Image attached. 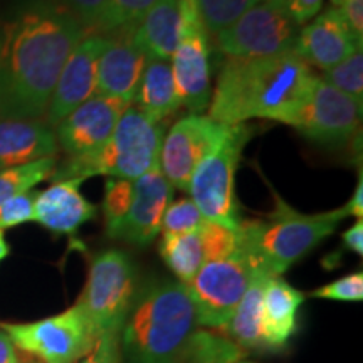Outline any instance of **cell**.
Returning a JSON list of instances; mask_svg holds the SVG:
<instances>
[{"label": "cell", "mask_w": 363, "mask_h": 363, "mask_svg": "<svg viewBox=\"0 0 363 363\" xmlns=\"http://www.w3.org/2000/svg\"><path fill=\"white\" fill-rule=\"evenodd\" d=\"M345 212H347V216H353V217H358V219H362L363 216V177H362V172L360 175H358V184L355 187V192H353L352 199L347 202V206L343 207Z\"/></svg>", "instance_id": "41"}, {"label": "cell", "mask_w": 363, "mask_h": 363, "mask_svg": "<svg viewBox=\"0 0 363 363\" xmlns=\"http://www.w3.org/2000/svg\"><path fill=\"white\" fill-rule=\"evenodd\" d=\"M264 2H269V4H272V6L286 9V2H288V0H264Z\"/></svg>", "instance_id": "44"}, {"label": "cell", "mask_w": 363, "mask_h": 363, "mask_svg": "<svg viewBox=\"0 0 363 363\" xmlns=\"http://www.w3.org/2000/svg\"><path fill=\"white\" fill-rule=\"evenodd\" d=\"M296 35L298 26L284 7L259 0L216 35V45L225 57H267L293 51Z\"/></svg>", "instance_id": "10"}, {"label": "cell", "mask_w": 363, "mask_h": 363, "mask_svg": "<svg viewBox=\"0 0 363 363\" xmlns=\"http://www.w3.org/2000/svg\"><path fill=\"white\" fill-rule=\"evenodd\" d=\"M131 106L125 99L94 94L56 126V140L71 158L89 155L110 138L123 113Z\"/></svg>", "instance_id": "13"}, {"label": "cell", "mask_w": 363, "mask_h": 363, "mask_svg": "<svg viewBox=\"0 0 363 363\" xmlns=\"http://www.w3.org/2000/svg\"><path fill=\"white\" fill-rule=\"evenodd\" d=\"M362 106L321 78H315L296 128L321 145H345L360 126Z\"/></svg>", "instance_id": "12"}, {"label": "cell", "mask_w": 363, "mask_h": 363, "mask_svg": "<svg viewBox=\"0 0 363 363\" xmlns=\"http://www.w3.org/2000/svg\"><path fill=\"white\" fill-rule=\"evenodd\" d=\"M187 2H189V4H192V6H194V2H192V0H187Z\"/></svg>", "instance_id": "48"}, {"label": "cell", "mask_w": 363, "mask_h": 363, "mask_svg": "<svg viewBox=\"0 0 363 363\" xmlns=\"http://www.w3.org/2000/svg\"><path fill=\"white\" fill-rule=\"evenodd\" d=\"M19 363H21V362H19ZM22 363H38V360L30 357V358H26V362H22Z\"/></svg>", "instance_id": "45"}, {"label": "cell", "mask_w": 363, "mask_h": 363, "mask_svg": "<svg viewBox=\"0 0 363 363\" xmlns=\"http://www.w3.org/2000/svg\"><path fill=\"white\" fill-rule=\"evenodd\" d=\"M206 224V219L192 202V199H180L167 207L162 217L160 233L162 235H182L197 233Z\"/></svg>", "instance_id": "32"}, {"label": "cell", "mask_w": 363, "mask_h": 363, "mask_svg": "<svg viewBox=\"0 0 363 363\" xmlns=\"http://www.w3.org/2000/svg\"><path fill=\"white\" fill-rule=\"evenodd\" d=\"M238 363H252V362H244V360H240V362H238Z\"/></svg>", "instance_id": "47"}, {"label": "cell", "mask_w": 363, "mask_h": 363, "mask_svg": "<svg viewBox=\"0 0 363 363\" xmlns=\"http://www.w3.org/2000/svg\"><path fill=\"white\" fill-rule=\"evenodd\" d=\"M57 170L56 157L27 163L11 169H0V203L16 195L30 192L40 182L51 179Z\"/></svg>", "instance_id": "27"}, {"label": "cell", "mask_w": 363, "mask_h": 363, "mask_svg": "<svg viewBox=\"0 0 363 363\" xmlns=\"http://www.w3.org/2000/svg\"><path fill=\"white\" fill-rule=\"evenodd\" d=\"M331 2H333V6H335V7H338V6H342L343 0H331Z\"/></svg>", "instance_id": "46"}, {"label": "cell", "mask_w": 363, "mask_h": 363, "mask_svg": "<svg viewBox=\"0 0 363 363\" xmlns=\"http://www.w3.org/2000/svg\"><path fill=\"white\" fill-rule=\"evenodd\" d=\"M11 252V247H9L6 235H4V230H0V262H2Z\"/></svg>", "instance_id": "43"}, {"label": "cell", "mask_w": 363, "mask_h": 363, "mask_svg": "<svg viewBox=\"0 0 363 363\" xmlns=\"http://www.w3.org/2000/svg\"><path fill=\"white\" fill-rule=\"evenodd\" d=\"M56 133L39 120H0V169H11L56 157Z\"/></svg>", "instance_id": "21"}, {"label": "cell", "mask_w": 363, "mask_h": 363, "mask_svg": "<svg viewBox=\"0 0 363 363\" xmlns=\"http://www.w3.org/2000/svg\"><path fill=\"white\" fill-rule=\"evenodd\" d=\"M246 352L233 340L208 331H195L180 363H238Z\"/></svg>", "instance_id": "26"}, {"label": "cell", "mask_w": 363, "mask_h": 363, "mask_svg": "<svg viewBox=\"0 0 363 363\" xmlns=\"http://www.w3.org/2000/svg\"><path fill=\"white\" fill-rule=\"evenodd\" d=\"M170 66L180 104L192 115H201L211 103L212 72L211 44L199 17L190 21L187 33L172 56Z\"/></svg>", "instance_id": "14"}, {"label": "cell", "mask_w": 363, "mask_h": 363, "mask_svg": "<svg viewBox=\"0 0 363 363\" xmlns=\"http://www.w3.org/2000/svg\"><path fill=\"white\" fill-rule=\"evenodd\" d=\"M203 247V262L229 256L239 247L238 230L225 229L214 222H207L199 229Z\"/></svg>", "instance_id": "33"}, {"label": "cell", "mask_w": 363, "mask_h": 363, "mask_svg": "<svg viewBox=\"0 0 363 363\" xmlns=\"http://www.w3.org/2000/svg\"><path fill=\"white\" fill-rule=\"evenodd\" d=\"M321 7H323V0H288L286 2V12L296 26L308 24L311 19H315Z\"/></svg>", "instance_id": "38"}, {"label": "cell", "mask_w": 363, "mask_h": 363, "mask_svg": "<svg viewBox=\"0 0 363 363\" xmlns=\"http://www.w3.org/2000/svg\"><path fill=\"white\" fill-rule=\"evenodd\" d=\"M104 45L106 38L84 35L69 54L45 110L49 125L57 126L72 110L96 94V67Z\"/></svg>", "instance_id": "15"}, {"label": "cell", "mask_w": 363, "mask_h": 363, "mask_svg": "<svg viewBox=\"0 0 363 363\" xmlns=\"http://www.w3.org/2000/svg\"><path fill=\"white\" fill-rule=\"evenodd\" d=\"M131 199H133V180L108 179L104 184L103 214L106 220V233L110 238H115L118 227L128 214Z\"/></svg>", "instance_id": "30"}, {"label": "cell", "mask_w": 363, "mask_h": 363, "mask_svg": "<svg viewBox=\"0 0 363 363\" xmlns=\"http://www.w3.org/2000/svg\"><path fill=\"white\" fill-rule=\"evenodd\" d=\"M343 244L345 247L350 249L352 252L362 256L363 254V222L358 219L350 229L343 233Z\"/></svg>", "instance_id": "40"}, {"label": "cell", "mask_w": 363, "mask_h": 363, "mask_svg": "<svg viewBox=\"0 0 363 363\" xmlns=\"http://www.w3.org/2000/svg\"><path fill=\"white\" fill-rule=\"evenodd\" d=\"M345 208L321 214H301L274 194V208L257 220L240 222L239 246L259 269L281 276L308 256L347 219Z\"/></svg>", "instance_id": "4"}, {"label": "cell", "mask_w": 363, "mask_h": 363, "mask_svg": "<svg viewBox=\"0 0 363 363\" xmlns=\"http://www.w3.org/2000/svg\"><path fill=\"white\" fill-rule=\"evenodd\" d=\"M326 83L337 88L338 91L350 96L360 104L363 103V52L358 49L347 57L340 65L323 71V78Z\"/></svg>", "instance_id": "31"}, {"label": "cell", "mask_w": 363, "mask_h": 363, "mask_svg": "<svg viewBox=\"0 0 363 363\" xmlns=\"http://www.w3.org/2000/svg\"><path fill=\"white\" fill-rule=\"evenodd\" d=\"M313 298L335 299V301H362L363 299V274L362 271L343 276L333 283L321 286L311 293Z\"/></svg>", "instance_id": "34"}, {"label": "cell", "mask_w": 363, "mask_h": 363, "mask_svg": "<svg viewBox=\"0 0 363 363\" xmlns=\"http://www.w3.org/2000/svg\"><path fill=\"white\" fill-rule=\"evenodd\" d=\"M174 187L160 169L133 180V199L125 220L118 227L115 238L135 246H148L160 233L162 217L172 203Z\"/></svg>", "instance_id": "16"}, {"label": "cell", "mask_w": 363, "mask_h": 363, "mask_svg": "<svg viewBox=\"0 0 363 363\" xmlns=\"http://www.w3.org/2000/svg\"><path fill=\"white\" fill-rule=\"evenodd\" d=\"M2 330L16 348L40 363L79 362L98 340L78 303L56 316L33 323H6Z\"/></svg>", "instance_id": "8"}, {"label": "cell", "mask_w": 363, "mask_h": 363, "mask_svg": "<svg viewBox=\"0 0 363 363\" xmlns=\"http://www.w3.org/2000/svg\"><path fill=\"white\" fill-rule=\"evenodd\" d=\"M269 276L266 271L256 269L251 284L225 326L229 340H233L244 352L266 350L262 330V294Z\"/></svg>", "instance_id": "23"}, {"label": "cell", "mask_w": 363, "mask_h": 363, "mask_svg": "<svg viewBox=\"0 0 363 363\" xmlns=\"http://www.w3.org/2000/svg\"><path fill=\"white\" fill-rule=\"evenodd\" d=\"M305 294L281 276H269L262 294V330L266 350H281L296 331L298 310Z\"/></svg>", "instance_id": "22"}, {"label": "cell", "mask_w": 363, "mask_h": 363, "mask_svg": "<svg viewBox=\"0 0 363 363\" xmlns=\"http://www.w3.org/2000/svg\"><path fill=\"white\" fill-rule=\"evenodd\" d=\"M197 12L187 0H158L133 27L130 35L148 59L170 61Z\"/></svg>", "instance_id": "18"}, {"label": "cell", "mask_w": 363, "mask_h": 363, "mask_svg": "<svg viewBox=\"0 0 363 363\" xmlns=\"http://www.w3.org/2000/svg\"><path fill=\"white\" fill-rule=\"evenodd\" d=\"M249 138L246 125L227 126L219 145L195 169L187 190L203 219L230 230H238L242 222L235 199V172Z\"/></svg>", "instance_id": "6"}, {"label": "cell", "mask_w": 363, "mask_h": 363, "mask_svg": "<svg viewBox=\"0 0 363 363\" xmlns=\"http://www.w3.org/2000/svg\"><path fill=\"white\" fill-rule=\"evenodd\" d=\"M256 269L251 257L238 247L229 256L203 262L187 286L199 325L225 328L251 284Z\"/></svg>", "instance_id": "9"}, {"label": "cell", "mask_w": 363, "mask_h": 363, "mask_svg": "<svg viewBox=\"0 0 363 363\" xmlns=\"http://www.w3.org/2000/svg\"><path fill=\"white\" fill-rule=\"evenodd\" d=\"M79 363H121L120 333H104L98 337L91 352Z\"/></svg>", "instance_id": "36"}, {"label": "cell", "mask_w": 363, "mask_h": 363, "mask_svg": "<svg viewBox=\"0 0 363 363\" xmlns=\"http://www.w3.org/2000/svg\"><path fill=\"white\" fill-rule=\"evenodd\" d=\"M135 294L136 267L128 254L108 249L94 256L78 305L96 338L104 333H121Z\"/></svg>", "instance_id": "7"}, {"label": "cell", "mask_w": 363, "mask_h": 363, "mask_svg": "<svg viewBox=\"0 0 363 363\" xmlns=\"http://www.w3.org/2000/svg\"><path fill=\"white\" fill-rule=\"evenodd\" d=\"M158 251L165 264L184 284H189L203 264V247L199 230L182 235H162Z\"/></svg>", "instance_id": "25"}, {"label": "cell", "mask_w": 363, "mask_h": 363, "mask_svg": "<svg viewBox=\"0 0 363 363\" xmlns=\"http://www.w3.org/2000/svg\"><path fill=\"white\" fill-rule=\"evenodd\" d=\"M207 34L217 35L259 0H192Z\"/></svg>", "instance_id": "28"}, {"label": "cell", "mask_w": 363, "mask_h": 363, "mask_svg": "<svg viewBox=\"0 0 363 363\" xmlns=\"http://www.w3.org/2000/svg\"><path fill=\"white\" fill-rule=\"evenodd\" d=\"M81 184L79 179H61L35 194L34 220L54 234H74L81 225L93 220L98 208L83 197Z\"/></svg>", "instance_id": "20"}, {"label": "cell", "mask_w": 363, "mask_h": 363, "mask_svg": "<svg viewBox=\"0 0 363 363\" xmlns=\"http://www.w3.org/2000/svg\"><path fill=\"white\" fill-rule=\"evenodd\" d=\"M35 194L24 192L0 203V230L34 220Z\"/></svg>", "instance_id": "35"}, {"label": "cell", "mask_w": 363, "mask_h": 363, "mask_svg": "<svg viewBox=\"0 0 363 363\" xmlns=\"http://www.w3.org/2000/svg\"><path fill=\"white\" fill-rule=\"evenodd\" d=\"M345 21L350 27L353 38L362 45L363 43V0H343L342 9Z\"/></svg>", "instance_id": "39"}, {"label": "cell", "mask_w": 363, "mask_h": 363, "mask_svg": "<svg viewBox=\"0 0 363 363\" xmlns=\"http://www.w3.org/2000/svg\"><path fill=\"white\" fill-rule=\"evenodd\" d=\"M316 76L293 51L267 57H225L208 118L222 125H242L252 118L296 125Z\"/></svg>", "instance_id": "2"}, {"label": "cell", "mask_w": 363, "mask_h": 363, "mask_svg": "<svg viewBox=\"0 0 363 363\" xmlns=\"http://www.w3.org/2000/svg\"><path fill=\"white\" fill-rule=\"evenodd\" d=\"M227 126L201 115L184 116L172 126L160 153V170L172 187L187 192L195 169L219 145Z\"/></svg>", "instance_id": "11"}, {"label": "cell", "mask_w": 363, "mask_h": 363, "mask_svg": "<svg viewBox=\"0 0 363 363\" xmlns=\"http://www.w3.org/2000/svg\"><path fill=\"white\" fill-rule=\"evenodd\" d=\"M133 101L136 103L135 108L157 123H163L179 110L182 104L177 94L170 61L150 59Z\"/></svg>", "instance_id": "24"}, {"label": "cell", "mask_w": 363, "mask_h": 363, "mask_svg": "<svg viewBox=\"0 0 363 363\" xmlns=\"http://www.w3.org/2000/svg\"><path fill=\"white\" fill-rule=\"evenodd\" d=\"M158 0H106L94 29L103 33H120L130 29Z\"/></svg>", "instance_id": "29"}, {"label": "cell", "mask_w": 363, "mask_h": 363, "mask_svg": "<svg viewBox=\"0 0 363 363\" xmlns=\"http://www.w3.org/2000/svg\"><path fill=\"white\" fill-rule=\"evenodd\" d=\"M165 138V123H157L138 108L130 106L101 148L89 155L71 158L56 170L57 180H86L94 175L136 180L148 172L160 169V153Z\"/></svg>", "instance_id": "5"}, {"label": "cell", "mask_w": 363, "mask_h": 363, "mask_svg": "<svg viewBox=\"0 0 363 363\" xmlns=\"http://www.w3.org/2000/svg\"><path fill=\"white\" fill-rule=\"evenodd\" d=\"M86 29L65 7L35 2L4 26L0 44V113L38 120L69 54Z\"/></svg>", "instance_id": "1"}, {"label": "cell", "mask_w": 363, "mask_h": 363, "mask_svg": "<svg viewBox=\"0 0 363 363\" xmlns=\"http://www.w3.org/2000/svg\"><path fill=\"white\" fill-rule=\"evenodd\" d=\"M118 38H106L96 67V94L133 103L140 81L150 59L133 43L130 29Z\"/></svg>", "instance_id": "19"}, {"label": "cell", "mask_w": 363, "mask_h": 363, "mask_svg": "<svg viewBox=\"0 0 363 363\" xmlns=\"http://www.w3.org/2000/svg\"><path fill=\"white\" fill-rule=\"evenodd\" d=\"M362 45L353 38L350 27L338 7L328 9L315 21L299 30L294 40L293 52L306 62L320 67L321 71L340 65Z\"/></svg>", "instance_id": "17"}, {"label": "cell", "mask_w": 363, "mask_h": 363, "mask_svg": "<svg viewBox=\"0 0 363 363\" xmlns=\"http://www.w3.org/2000/svg\"><path fill=\"white\" fill-rule=\"evenodd\" d=\"M0 363H19L16 345L4 330H0Z\"/></svg>", "instance_id": "42"}, {"label": "cell", "mask_w": 363, "mask_h": 363, "mask_svg": "<svg viewBox=\"0 0 363 363\" xmlns=\"http://www.w3.org/2000/svg\"><path fill=\"white\" fill-rule=\"evenodd\" d=\"M197 326L187 286L160 281L131 306L120 343L128 363H180Z\"/></svg>", "instance_id": "3"}, {"label": "cell", "mask_w": 363, "mask_h": 363, "mask_svg": "<svg viewBox=\"0 0 363 363\" xmlns=\"http://www.w3.org/2000/svg\"><path fill=\"white\" fill-rule=\"evenodd\" d=\"M51 2L69 11L84 26V29L88 27L94 29L106 0H51Z\"/></svg>", "instance_id": "37"}]
</instances>
